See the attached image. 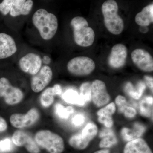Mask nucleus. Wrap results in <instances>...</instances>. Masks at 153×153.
Segmentation results:
<instances>
[{
    "mask_svg": "<svg viewBox=\"0 0 153 153\" xmlns=\"http://www.w3.org/2000/svg\"><path fill=\"white\" fill-rule=\"evenodd\" d=\"M98 129L93 123H88L80 133L72 136L69 139V145L74 149L83 150L97 134Z\"/></svg>",
    "mask_w": 153,
    "mask_h": 153,
    "instance_id": "obj_6",
    "label": "nucleus"
},
{
    "mask_svg": "<svg viewBox=\"0 0 153 153\" xmlns=\"http://www.w3.org/2000/svg\"><path fill=\"white\" fill-rule=\"evenodd\" d=\"M91 100L97 106L105 105L110 100V96L107 91L105 83L102 80L96 79L91 83Z\"/></svg>",
    "mask_w": 153,
    "mask_h": 153,
    "instance_id": "obj_10",
    "label": "nucleus"
},
{
    "mask_svg": "<svg viewBox=\"0 0 153 153\" xmlns=\"http://www.w3.org/2000/svg\"><path fill=\"white\" fill-rule=\"evenodd\" d=\"M70 25L73 30L74 41L77 45L88 47L93 44L95 33L93 29L88 27L86 19L82 17H74L71 20Z\"/></svg>",
    "mask_w": 153,
    "mask_h": 153,
    "instance_id": "obj_3",
    "label": "nucleus"
},
{
    "mask_svg": "<svg viewBox=\"0 0 153 153\" xmlns=\"http://www.w3.org/2000/svg\"><path fill=\"white\" fill-rule=\"evenodd\" d=\"M55 111L56 114L59 117L66 119L74 112V110L72 106L65 107L60 103H57L55 106Z\"/></svg>",
    "mask_w": 153,
    "mask_h": 153,
    "instance_id": "obj_22",
    "label": "nucleus"
},
{
    "mask_svg": "<svg viewBox=\"0 0 153 153\" xmlns=\"http://www.w3.org/2000/svg\"><path fill=\"white\" fill-rule=\"evenodd\" d=\"M123 113L126 117L132 118L135 116L137 112L136 110L133 108L127 106Z\"/></svg>",
    "mask_w": 153,
    "mask_h": 153,
    "instance_id": "obj_32",
    "label": "nucleus"
},
{
    "mask_svg": "<svg viewBox=\"0 0 153 153\" xmlns=\"http://www.w3.org/2000/svg\"><path fill=\"white\" fill-rule=\"evenodd\" d=\"M98 121L100 123L103 124L104 126L108 128L111 127L113 125L114 122L111 116H99Z\"/></svg>",
    "mask_w": 153,
    "mask_h": 153,
    "instance_id": "obj_30",
    "label": "nucleus"
},
{
    "mask_svg": "<svg viewBox=\"0 0 153 153\" xmlns=\"http://www.w3.org/2000/svg\"><path fill=\"white\" fill-rule=\"evenodd\" d=\"M117 142V138L115 134L102 138L99 144L101 148H110L115 145Z\"/></svg>",
    "mask_w": 153,
    "mask_h": 153,
    "instance_id": "obj_25",
    "label": "nucleus"
},
{
    "mask_svg": "<svg viewBox=\"0 0 153 153\" xmlns=\"http://www.w3.org/2000/svg\"><path fill=\"white\" fill-rule=\"evenodd\" d=\"M146 88L144 82H140L137 86L136 90H134L132 85L130 83H128L126 87V90L130 96L135 99H139L140 98L143 92Z\"/></svg>",
    "mask_w": 153,
    "mask_h": 153,
    "instance_id": "obj_21",
    "label": "nucleus"
},
{
    "mask_svg": "<svg viewBox=\"0 0 153 153\" xmlns=\"http://www.w3.org/2000/svg\"><path fill=\"white\" fill-rule=\"evenodd\" d=\"M53 73L49 66L41 67L37 74L33 75L31 79V87L35 93H39L45 88L52 79Z\"/></svg>",
    "mask_w": 153,
    "mask_h": 153,
    "instance_id": "obj_9",
    "label": "nucleus"
},
{
    "mask_svg": "<svg viewBox=\"0 0 153 153\" xmlns=\"http://www.w3.org/2000/svg\"><path fill=\"white\" fill-rule=\"evenodd\" d=\"M42 61L44 64L48 65V64H49V63H51V60L49 56H44L43 57V59H42Z\"/></svg>",
    "mask_w": 153,
    "mask_h": 153,
    "instance_id": "obj_38",
    "label": "nucleus"
},
{
    "mask_svg": "<svg viewBox=\"0 0 153 153\" xmlns=\"http://www.w3.org/2000/svg\"><path fill=\"white\" fill-rule=\"evenodd\" d=\"M134 64L145 72H152L153 70V59L149 52L143 49L134 50L131 54Z\"/></svg>",
    "mask_w": 153,
    "mask_h": 153,
    "instance_id": "obj_11",
    "label": "nucleus"
},
{
    "mask_svg": "<svg viewBox=\"0 0 153 153\" xmlns=\"http://www.w3.org/2000/svg\"><path fill=\"white\" fill-rule=\"evenodd\" d=\"M35 141L38 146L49 153H61L64 150L63 138L48 130H41L37 132L35 135Z\"/></svg>",
    "mask_w": 153,
    "mask_h": 153,
    "instance_id": "obj_4",
    "label": "nucleus"
},
{
    "mask_svg": "<svg viewBox=\"0 0 153 153\" xmlns=\"http://www.w3.org/2000/svg\"><path fill=\"white\" fill-rule=\"evenodd\" d=\"M115 102L118 106L119 111L123 113L127 107V101L125 97L122 95L118 96L115 99Z\"/></svg>",
    "mask_w": 153,
    "mask_h": 153,
    "instance_id": "obj_29",
    "label": "nucleus"
},
{
    "mask_svg": "<svg viewBox=\"0 0 153 153\" xmlns=\"http://www.w3.org/2000/svg\"><path fill=\"white\" fill-rule=\"evenodd\" d=\"M17 50L13 38L6 33H0V59L10 57L16 53Z\"/></svg>",
    "mask_w": 153,
    "mask_h": 153,
    "instance_id": "obj_15",
    "label": "nucleus"
},
{
    "mask_svg": "<svg viewBox=\"0 0 153 153\" xmlns=\"http://www.w3.org/2000/svg\"><path fill=\"white\" fill-rule=\"evenodd\" d=\"M67 68L69 73L74 76H86L93 72L95 64L90 57L79 56L69 60Z\"/></svg>",
    "mask_w": 153,
    "mask_h": 153,
    "instance_id": "obj_5",
    "label": "nucleus"
},
{
    "mask_svg": "<svg viewBox=\"0 0 153 153\" xmlns=\"http://www.w3.org/2000/svg\"><path fill=\"white\" fill-rule=\"evenodd\" d=\"M24 93L20 88L11 85L6 77L0 78V97L4 98L5 102L10 105L20 103L24 98Z\"/></svg>",
    "mask_w": 153,
    "mask_h": 153,
    "instance_id": "obj_7",
    "label": "nucleus"
},
{
    "mask_svg": "<svg viewBox=\"0 0 153 153\" xmlns=\"http://www.w3.org/2000/svg\"><path fill=\"white\" fill-rule=\"evenodd\" d=\"M13 142L9 138L0 141V152L3 153L8 152L13 149Z\"/></svg>",
    "mask_w": 153,
    "mask_h": 153,
    "instance_id": "obj_28",
    "label": "nucleus"
},
{
    "mask_svg": "<svg viewBox=\"0 0 153 153\" xmlns=\"http://www.w3.org/2000/svg\"><path fill=\"white\" fill-rule=\"evenodd\" d=\"M33 5L32 0H15L10 10V15L13 17L27 16L30 14Z\"/></svg>",
    "mask_w": 153,
    "mask_h": 153,
    "instance_id": "obj_16",
    "label": "nucleus"
},
{
    "mask_svg": "<svg viewBox=\"0 0 153 153\" xmlns=\"http://www.w3.org/2000/svg\"><path fill=\"white\" fill-rule=\"evenodd\" d=\"M85 119L84 116L82 114H78L74 116L72 119V123L74 125L81 126L85 122Z\"/></svg>",
    "mask_w": 153,
    "mask_h": 153,
    "instance_id": "obj_31",
    "label": "nucleus"
},
{
    "mask_svg": "<svg viewBox=\"0 0 153 153\" xmlns=\"http://www.w3.org/2000/svg\"><path fill=\"white\" fill-rule=\"evenodd\" d=\"M54 93L55 95H60L62 92V89H61V86L58 84L55 85L52 87Z\"/></svg>",
    "mask_w": 153,
    "mask_h": 153,
    "instance_id": "obj_37",
    "label": "nucleus"
},
{
    "mask_svg": "<svg viewBox=\"0 0 153 153\" xmlns=\"http://www.w3.org/2000/svg\"><path fill=\"white\" fill-rule=\"evenodd\" d=\"M33 23L41 38L49 40L55 36L58 28V20L54 14L44 9H39L33 15Z\"/></svg>",
    "mask_w": 153,
    "mask_h": 153,
    "instance_id": "obj_1",
    "label": "nucleus"
},
{
    "mask_svg": "<svg viewBox=\"0 0 153 153\" xmlns=\"http://www.w3.org/2000/svg\"><path fill=\"white\" fill-rule=\"evenodd\" d=\"M15 0H3L0 3V12L4 16L10 13L11 7Z\"/></svg>",
    "mask_w": 153,
    "mask_h": 153,
    "instance_id": "obj_27",
    "label": "nucleus"
},
{
    "mask_svg": "<svg viewBox=\"0 0 153 153\" xmlns=\"http://www.w3.org/2000/svg\"><path fill=\"white\" fill-rule=\"evenodd\" d=\"M115 111V105L114 102H111L103 108L97 111V114L98 116L100 117L111 116Z\"/></svg>",
    "mask_w": 153,
    "mask_h": 153,
    "instance_id": "obj_26",
    "label": "nucleus"
},
{
    "mask_svg": "<svg viewBox=\"0 0 153 153\" xmlns=\"http://www.w3.org/2000/svg\"><path fill=\"white\" fill-rule=\"evenodd\" d=\"M12 141L17 146L25 147L29 153H40V149L35 140L26 132L16 131L12 136Z\"/></svg>",
    "mask_w": 153,
    "mask_h": 153,
    "instance_id": "obj_13",
    "label": "nucleus"
},
{
    "mask_svg": "<svg viewBox=\"0 0 153 153\" xmlns=\"http://www.w3.org/2000/svg\"><path fill=\"white\" fill-rule=\"evenodd\" d=\"M42 63V59L39 55L30 53L20 59L19 66L22 71L34 75L40 71Z\"/></svg>",
    "mask_w": 153,
    "mask_h": 153,
    "instance_id": "obj_12",
    "label": "nucleus"
},
{
    "mask_svg": "<svg viewBox=\"0 0 153 153\" xmlns=\"http://www.w3.org/2000/svg\"><path fill=\"white\" fill-rule=\"evenodd\" d=\"M140 112L142 115L147 117L150 116L151 114V109L145 106L143 103L140 105Z\"/></svg>",
    "mask_w": 153,
    "mask_h": 153,
    "instance_id": "obj_33",
    "label": "nucleus"
},
{
    "mask_svg": "<svg viewBox=\"0 0 153 153\" xmlns=\"http://www.w3.org/2000/svg\"><path fill=\"white\" fill-rule=\"evenodd\" d=\"M8 125L4 118L0 116V132L5 131L7 129Z\"/></svg>",
    "mask_w": 153,
    "mask_h": 153,
    "instance_id": "obj_35",
    "label": "nucleus"
},
{
    "mask_svg": "<svg viewBox=\"0 0 153 153\" xmlns=\"http://www.w3.org/2000/svg\"><path fill=\"white\" fill-rule=\"evenodd\" d=\"M62 98L67 103L77 105L79 98V94L76 91L68 89L63 94Z\"/></svg>",
    "mask_w": 153,
    "mask_h": 153,
    "instance_id": "obj_23",
    "label": "nucleus"
},
{
    "mask_svg": "<svg viewBox=\"0 0 153 153\" xmlns=\"http://www.w3.org/2000/svg\"><path fill=\"white\" fill-rule=\"evenodd\" d=\"M80 94L85 98L87 102L91 100V84L89 82L82 83L80 87Z\"/></svg>",
    "mask_w": 153,
    "mask_h": 153,
    "instance_id": "obj_24",
    "label": "nucleus"
},
{
    "mask_svg": "<svg viewBox=\"0 0 153 153\" xmlns=\"http://www.w3.org/2000/svg\"><path fill=\"white\" fill-rule=\"evenodd\" d=\"M94 153H110L109 150L107 149L100 150Z\"/></svg>",
    "mask_w": 153,
    "mask_h": 153,
    "instance_id": "obj_40",
    "label": "nucleus"
},
{
    "mask_svg": "<svg viewBox=\"0 0 153 153\" xmlns=\"http://www.w3.org/2000/svg\"><path fill=\"white\" fill-rule=\"evenodd\" d=\"M127 55V49L124 45L116 44L111 51L108 59V64L113 68H121L125 64Z\"/></svg>",
    "mask_w": 153,
    "mask_h": 153,
    "instance_id": "obj_14",
    "label": "nucleus"
},
{
    "mask_svg": "<svg viewBox=\"0 0 153 153\" xmlns=\"http://www.w3.org/2000/svg\"><path fill=\"white\" fill-rule=\"evenodd\" d=\"M114 134V132L112 130L110 129H104L100 132L99 134V137L100 138H103L108 136L112 135Z\"/></svg>",
    "mask_w": 153,
    "mask_h": 153,
    "instance_id": "obj_34",
    "label": "nucleus"
},
{
    "mask_svg": "<svg viewBox=\"0 0 153 153\" xmlns=\"http://www.w3.org/2000/svg\"><path fill=\"white\" fill-rule=\"evenodd\" d=\"M135 21L137 25L147 27L153 22V4L146 6L141 12L137 14Z\"/></svg>",
    "mask_w": 153,
    "mask_h": 153,
    "instance_id": "obj_18",
    "label": "nucleus"
},
{
    "mask_svg": "<svg viewBox=\"0 0 153 153\" xmlns=\"http://www.w3.org/2000/svg\"><path fill=\"white\" fill-rule=\"evenodd\" d=\"M146 128L141 124L136 123L134 124L132 128H124L122 129L121 134L125 140L130 141L139 138L142 135Z\"/></svg>",
    "mask_w": 153,
    "mask_h": 153,
    "instance_id": "obj_19",
    "label": "nucleus"
},
{
    "mask_svg": "<svg viewBox=\"0 0 153 153\" xmlns=\"http://www.w3.org/2000/svg\"><path fill=\"white\" fill-rule=\"evenodd\" d=\"M118 6L114 0H107L102 4V12L105 27L111 34L119 35L123 30L124 22L118 14Z\"/></svg>",
    "mask_w": 153,
    "mask_h": 153,
    "instance_id": "obj_2",
    "label": "nucleus"
},
{
    "mask_svg": "<svg viewBox=\"0 0 153 153\" xmlns=\"http://www.w3.org/2000/svg\"><path fill=\"white\" fill-rule=\"evenodd\" d=\"M40 113L36 108H31L25 114L14 113L10 117L11 124L16 128L21 129L33 125L39 119Z\"/></svg>",
    "mask_w": 153,
    "mask_h": 153,
    "instance_id": "obj_8",
    "label": "nucleus"
},
{
    "mask_svg": "<svg viewBox=\"0 0 153 153\" xmlns=\"http://www.w3.org/2000/svg\"><path fill=\"white\" fill-rule=\"evenodd\" d=\"M55 95L52 87H49L45 89L41 94L40 102L42 106L48 108L51 106L55 100Z\"/></svg>",
    "mask_w": 153,
    "mask_h": 153,
    "instance_id": "obj_20",
    "label": "nucleus"
},
{
    "mask_svg": "<svg viewBox=\"0 0 153 153\" xmlns=\"http://www.w3.org/2000/svg\"><path fill=\"white\" fill-rule=\"evenodd\" d=\"M153 97H146L145 99V102L147 103L149 105H152L153 104Z\"/></svg>",
    "mask_w": 153,
    "mask_h": 153,
    "instance_id": "obj_39",
    "label": "nucleus"
},
{
    "mask_svg": "<svg viewBox=\"0 0 153 153\" xmlns=\"http://www.w3.org/2000/svg\"><path fill=\"white\" fill-rule=\"evenodd\" d=\"M123 153H152L144 140L139 138L129 141L124 149Z\"/></svg>",
    "mask_w": 153,
    "mask_h": 153,
    "instance_id": "obj_17",
    "label": "nucleus"
},
{
    "mask_svg": "<svg viewBox=\"0 0 153 153\" xmlns=\"http://www.w3.org/2000/svg\"><path fill=\"white\" fill-rule=\"evenodd\" d=\"M144 78L146 79L148 86L153 92V77L149 76H145Z\"/></svg>",
    "mask_w": 153,
    "mask_h": 153,
    "instance_id": "obj_36",
    "label": "nucleus"
}]
</instances>
